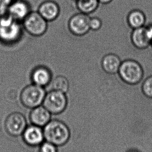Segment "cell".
Masks as SVG:
<instances>
[{"mask_svg": "<svg viewBox=\"0 0 152 152\" xmlns=\"http://www.w3.org/2000/svg\"><path fill=\"white\" fill-rule=\"evenodd\" d=\"M22 23L5 14L0 16V42L10 45L19 42L23 35Z\"/></svg>", "mask_w": 152, "mask_h": 152, "instance_id": "obj_1", "label": "cell"}, {"mask_svg": "<svg viewBox=\"0 0 152 152\" xmlns=\"http://www.w3.org/2000/svg\"><path fill=\"white\" fill-rule=\"evenodd\" d=\"M43 130L45 141L56 146L64 145L69 141L71 136L69 127L62 121H50Z\"/></svg>", "mask_w": 152, "mask_h": 152, "instance_id": "obj_2", "label": "cell"}, {"mask_svg": "<svg viewBox=\"0 0 152 152\" xmlns=\"http://www.w3.org/2000/svg\"><path fill=\"white\" fill-rule=\"evenodd\" d=\"M119 77L129 85H137L144 79V72L141 65L134 59L122 61L118 72Z\"/></svg>", "mask_w": 152, "mask_h": 152, "instance_id": "obj_3", "label": "cell"}, {"mask_svg": "<svg viewBox=\"0 0 152 152\" xmlns=\"http://www.w3.org/2000/svg\"><path fill=\"white\" fill-rule=\"evenodd\" d=\"M21 23L27 33L36 37L44 35L48 28V22L38 11H31Z\"/></svg>", "mask_w": 152, "mask_h": 152, "instance_id": "obj_4", "label": "cell"}, {"mask_svg": "<svg viewBox=\"0 0 152 152\" xmlns=\"http://www.w3.org/2000/svg\"><path fill=\"white\" fill-rule=\"evenodd\" d=\"M45 95V88L32 83L23 88L20 99L23 106L33 109L43 103Z\"/></svg>", "mask_w": 152, "mask_h": 152, "instance_id": "obj_5", "label": "cell"}, {"mask_svg": "<svg viewBox=\"0 0 152 152\" xmlns=\"http://www.w3.org/2000/svg\"><path fill=\"white\" fill-rule=\"evenodd\" d=\"M43 106L51 114H61L68 107V99L66 93L52 90L46 93L43 102Z\"/></svg>", "mask_w": 152, "mask_h": 152, "instance_id": "obj_6", "label": "cell"}, {"mask_svg": "<svg viewBox=\"0 0 152 152\" xmlns=\"http://www.w3.org/2000/svg\"><path fill=\"white\" fill-rule=\"evenodd\" d=\"M90 18L89 15L81 12L74 14L68 22V29L74 36H85L90 30Z\"/></svg>", "mask_w": 152, "mask_h": 152, "instance_id": "obj_7", "label": "cell"}, {"mask_svg": "<svg viewBox=\"0 0 152 152\" xmlns=\"http://www.w3.org/2000/svg\"><path fill=\"white\" fill-rule=\"evenodd\" d=\"M27 127L25 117L19 112H14L10 114L5 121L6 131L13 137H18L23 134Z\"/></svg>", "mask_w": 152, "mask_h": 152, "instance_id": "obj_8", "label": "cell"}, {"mask_svg": "<svg viewBox=\"0 0 152 152\" xmlns=\"http://www.w3.org/2000/svg\"><path fill=\"white\" fill-rule=\"evenodd\" d=\"M31 12L30 5L27 1L14 0L8 7L7 14L21 23Z\"/></svg>", "mask_w": 152, "mask_h": 152, "instance_id": "obj_9", "label": "cell"}, {"mask_svg": "<svg viewBox=\"0 0 152 152\" xmlns=\"http://www.w3.org/2000/svg\"><path fill=\"white\" fill-rule=\"evenodd\" d=\"M30 78L32 83L45 88L51 83L53 75L51 70L47 66H37L32 70Z\"/></svg>", "mask_w": 152, "mask_h": 152, "instance_id": "obj_10", "label": "cell"}, {"mask_svg": "<svg viewBox=\"0 0 152 152\" xmlns=\"http://www.w3.org/2000/svg\"><path fill=\"white\" fill-rule=\"evenodd\" d=\"M41 128L34 125L26 127L23 133L26 143L31 146L40 145L45 140L43 130Z\"/></svg>", "mask_w": 152, "mask_h": 152, "instance_id": "obj_11", "label": "cell"}, {"mask_svg": "<svg viewBox=\"0 0 152 152\" xmlns=\"http://www.w3.org/2000/svg\"><path fill=\"white\" fill-rule=\"evenodd\" d=\"M38 12L48 22L54 21L61 13L59 5L53 0H47L41 3L38 7Z\"/></svg>", "mask_w": 152, "mask_h": 152, "instance_id": "obj_12", "label": "cell"}, {"mask_svg": "<svg viewBox=\"0 0 152 152\" xmlns=\"http://www.w3.org/2000/svg\"><path fill=\"white\" fill-rule=\"evenodd\" d=\"M51 114L43 106H39L32 110L30 120L32 125L44 127L51 121Z\"/></svg>", "mask_w": 152, "mask_h": 152, "instance_id": "obj_13", "label": "cell"}, {"mask_svg": "<svg viewBox=\"0 0 152 152\" xmlns=\"http://www.w3.org/2000/svg\"><path fill=\"white\" fill-rule=\"evenodd\" d=\"M122 61L118 55L113 53L107 54L102 59V67L108 75L118 74Z\"/></svg>", "mask_w": 152, "mask_h": 152, "instance_id": "obj_14", "label": "cell"}, {"mask_svg": "<svg viewBox=\"0 0 152 152\" xmlns=\"http://www.w3.org/2000/svg\"><path fill=\"white\" fill-rule=\"evenodd\" d=\"M130 39L133 46L139 50H145L151 45L146 34L145 26L132 30Z\"/></svg>", "mask_w": 152, "mask_h": 152, "instance_id": "obj_15", "label": "cell"}, {"mask_svg": "<svg viewBox=\"0 0 152 152\" xmlns=\"http://www.w3.org/2000/svg\"><path fill=\"white\" fill-rule=\"evenodd\" d=\"M127 20L129 27L133 30L144 27L146 18L143 11L135 9L129 12Z\"/></svg>", "mask_w": 152, "mask_h": 152, "instance_id": "obj_16", "label": "cell"}, {"mask_svg": "<svg viewBox=\"0 0 152 152\" xmlns=\"http://www.w3.org/2000/svg\"><path fill=\"white\" fill-rule=\"evenodd\" d=\"M100 3L99 0H76V5L81 13L87 15L95 12Z\"/></svg>", "mask_w": 152, "mask_h": 152, "instance_id": "obj_17", "label": "cell"}, {"mask_svg": "<svg viewBox=\"0 0 152 152\" xmlns=\"http://www.w3.org/2000/svg\"><path fill=\"white\" fill-rule=\"evenodd\" d=\"M52 87L54 90L66 93L70 89V83L65 76L59 75L52 81Z\"/></svg>", "mask_w": 152, "mask_h": 152, "instance_id": "obj_18", "label": "cell"}, {"mask_svg": "<svg viewBox=\"0 0 152 152\" xmlns=\"http://www.w3.org/2000/svg\"><path fill=\"white\" fill-rule=\"evenodd\" d=\"M142 88L145 95L152 97V75L144 78L142 81Z\"/></svg>", "mask_w": 152, "mask_h": 152, "instance_id": "obj_19", "label": "cell"}, {"mask_svg": "<svg viewBox=\"0 0 152 152\" xmlns=\"http://www.w3.org/2000/svg\"><path fill=\"white\" fill-rule=\"evenodd\" d=\"M40 146V152H57V146L49 142H43Z\"/></svg>", "mask_w": 152, "mask_h": 152, "instance_id": "obj_20", "label": "cell"}, {"mask_svg": "<svg viewBox=\"0 0 152 152\" xmlns=\"http://www.w3.org/2000/svg\"><path fill=\"white\" fill-rule=\"evenodd\" d=\"M102 21L98 17H92L90 20V28L91 30L97 31L102 27Z\"/></svg>", "mask_w": 152, "mask_h": 152, "instance_id": "obj_21", "label": "cell"}, {"mask_svg": "<svg viewBox=\"0 0 152 152\" xmlns=\"http://www.w3.org/2000/svg\"><path fill=\"white\" fill-rule=\"evenodd\" d=\"M14 0H0V16L7 14L10 4Z\"/></svg>", "mask_w": 152, "mask_h": 152, "instance_id": "obj_22", "label": "cell"}, {"mask_svg": "<svg viewBox=\"0 0 152 152\" xmlns=\"http://www.w3.org/2000/svg\"><path fill=\"white\" fill-rule=\"evenodd\" d=\"M146 34L148 36V39L152 44V23L148 24V26H145Z\"/></svg>", "mask_w": 152, "mask_h": 152, "instance_id": "obj_23", "label": "cell"}, {"mask_svg": "<svg viewBox=\"0 0 152 152\" xmlns=\"http://www.w3.org/2000/svg\"><path fill=\"white\" fill-rule=\"evenodd\" d=\"M100 4H108L112 2L113 0H99Z\"/></svg>", "mask_w": 152, "mask_h": 152, "instance_id": "obj_24", "label": "cell"}, {"mask_svg": "<svg viewBox=\"0 0 152 152\" xmlns=\"http://www.w3.org/2000/svg\"><path fill=\"white\" fill-rule=\"evenodd\" d=\"M128 152H138V151H137V150H130V151H128Z\"/></svg>", "mask_w": 152, "mask_h": 152, "instance_id": "obj_25", "label": "cell"}, {"mask_svg": "<svg viewBox=\"0 0 152 152\" xmlns=\"http://www.w3.org/2000/svg\"></svg>", "mask_w": 152, "mask_h": 152, "instance_id": "obj_26", "label": "cell"}]
</instances>
